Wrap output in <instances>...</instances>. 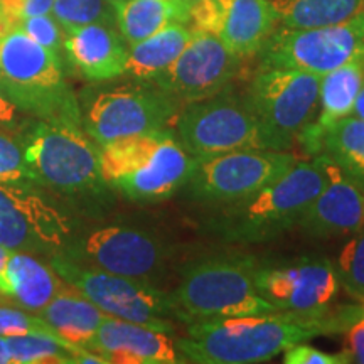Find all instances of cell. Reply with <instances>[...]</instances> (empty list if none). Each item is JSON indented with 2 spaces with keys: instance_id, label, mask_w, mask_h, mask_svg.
I'll use <instances>...</instances> for the list:
<instances>
[{
  "instance_id": "obj_1",
  "label": "cell",
  "mask_w": 364,
  "mask_h": 364,
  "mask_svg": "<svg viewBox=\"0 0 364 364\" xmlns=\"http://www.w3.org/2000/svg\"><path fill=\"white\" fill-rule=\"evenodd\" d=\"M346 309L327 316L272 312L189 322L184 338L176 339L186 363L255 364L270 361L295 344L344 331Z\"/></svg>"
},
{
  "instance_id": "obj_2",
  "label": "cell",
  "mask_w": 364,
  "mask_h": 364,
  "mask_svg": "<svg viewBox=\"0 0 364 364\" xmlns=\"http://www.w3.org/2000/svg\"><path fill=\"white\" fill-rule=\"evenodd\" d=\"M198 157L182 147L174 132L154 130L100 147L107 186L135 203L166 201L186 188Z\"/></svg>"
},
{
  "instance_id": "obj_3",
  "label": "cell",
  "mask_w": 364,
  "mask_h": 364,
  "mask_svg": "<svg viewBox=\"0 0 364 364\" xmlns=\"http://www.w3.org/2000/svg\"><path fill=\"white\" fill-rule=\"evenodd\" d=\"M318 157L295 162L284 176L248 198L223 204L209 230L226 243H265L299 225L300 218L324 188Z\"/></svg>"
},
{
  "instance_id": "obj_4",
  "label": "cell",
  "mask_w": 364,
  "mask_h": 364,
  "mask_svg": "<svg viewBox=\"0 0 364 364\" xmlns=\"http://www.w3.org/2000/svg\"><path fill=\"white\" fill-rule=\"evenodd\" d=\"M0 86L7 98L38 120L81 124V107L68 85L59 54L21 29L0 36Z\"/></svg>"
},
{
  "instance_id": "obj_5",
  "label": "cell",
  "mask_w": 364,
  "mask_h": 364,
  "mask_svg": "<svg viewBox=\"0 0 364 364\" xmlns=\"http://www.w3.org/2000/svg\"><path fill=\"white\" fill-rule=\"evenodd\" d=\"M257 260L252 255L220 253L191 262L172 292L181 321L189 324L277 312L255 285Z\"/></svg>"
},
{
  "instance_id": "obj_6",
  "label": "cell",
  "mask_w": 364,
  "mask_h": 364,
  "mask_svg": "<svg viewBox=\"0 0 364 364\" xmlns=\"http://www.w3.org/2000/svg\"><path fill=\"white\" fill-rule=\"evenodd\" d=\"M19 144L34 184L65 196H98L107 182L100 169V147L75 122H31Z\"/></svg>"
},
{
  "instance_id": "obj_7",
  "label": "cell",
  "mask_w": 364,
  "mask_h": 364,
  "mask_svg": "<svg viewBox=\"0 0 364 364\" xmlns=\"http://www.w3.org/2000/svg\"><path fill=\"white\" fill-rule=\"evenodd\" d=\"M49 265L68 285L90 299L105 316L149 326L167 334L176 331L172 321H181L174 295L157 289L149 280L130 279L83 265L61 252L53 253Z\"/></svg>"
},
{
  "instance_id": "obj_8",
  "label": "cell",
  "mask_w": 364,
  "mask_h": 364,
  "mask_svg": "<svg viewBox=\"0 0 364 364\" xmlns=\"http://www.w3.org/2000/svg\"><path fill=\"white\" fill-rule=\"evenodd\" d=\"M176 136L191 156L208 157L243 149L279 150L247 95L221 93L182 105Z\"/></svg>"
},
{
  "instance_id": "obj_9",
  "label": "cell",
  "mask_w": 364,
  "mask_h": 364,
  "mask_svg": "<svg viewBox=\"0 0 364 364\" xmlns=\"http://www.w3.org/2000/svg\"><path fill=\"white\" fill-rule=\"evenodd\" d=\"M182 103L152 83L103 90L81 112L83 129L98 147L132 135L174 127Z\"/></svg>"
},
{
  "instance_id": "obj_10",
  "label": "cell",
  "mask_w": 364,
  "mask_h": 364,
  "mask_svg": "<svg viewBox=\"0 0 364 364\" xmlns=\"http://www.w3.org/2000/svg\"><path fill=\"white\" fill-rule=\"evenodd\" d=\"M297 162L287 150L243 149L198 157L186 184L191 199L209 204H230L272 184Z\"/></svg>"
},
{
  "instance_id": "obj_11",
  "label": "cell",
  "mask_w": 364,
  "mask_h": 364,
  "mask_svg": "<svg viewBox=\"0 0 364 364\" xmlns=\"http://www.w3.org/2000/svg\"><path fill=\"white\" fill-rule=\"evenodd\" d=\"M262 51V66L326 75L364 59V11L334 26L273 31Z\"/></svg>"
},
{
  "instance_id": "obj_12",
  "label": "cell",
  "mask_w": 364,
  "mask_h": 364,
  "mask_svg": "<svg viewBox=\"0 0 364 364\" xmlns=\"http://www.w3.org/2000/svg\"><path fill=\"white\" fill-rule=\"evenodd\" d=\"M321 76L290 68H265L255 75L247 93L279 150H287L312 124L318 107Z\"/></svg>"
},
{
  "instance_id": "obj_13",
  "label": "cell",
  "mask_w": 364,
  "mask_h": 364,
  "mask_svg": "<svg viewBox=\"0 0 364 364\" xmlns=\"http://www.w3.org/2000/svg\"><path fill=\"white\" fill-rule=\"evenodd\" d=\"M255 285L277 312L314 317L331 312L341 289L334 263L324 257L257 260Z\"/></svg>"
},
{
  "instance_id": "obj_14",
  "label": "cell",
  "mask_w": 364,
  "mask_h": 364,
  "mask_svg": "<svg viewBox=\"0 0 364 364\" xmlns=\"http://www.w3.org/2000/svg\"><path fill=\"white\" fill-rule=\"evenodd\" d=\"M61 253L83 265L149 282L166 267L169 258V250L159 236L127 225L90 231L71 245H65Z\"/></svg>"
},
{
  "instance_id": "obj_15",
  "label": "cell",
  "mask_w": 364,
  "mask_h": 364,
  "mask_svg": "<svg viewBox=\"0 0 364 364\" xmlns=\"http://www.w3.org/2000/svg\"><path fill=\"white\" fill-rule=\"evenodd\" d=\"M66 218L27 186L0 182V245L12 252L58 253L65 248Z\"/></svg>"
},
{
  "instance_id": "obj_16",
  "label": "cell",
  "mask_w": 364,
  "mask_h": 364,
  "mask_svg": "<svg viewBox=\"0 0 364 364\" xmlns=\"http://www.w3.org/2000/svg\"><path fill=\"white\" fill-rule=\"evenodd\" d=\"M241 59L216 36L194 33L179 58L152 85L167 91L182 105L198 102L225 91L238 73Z\"/></svg>"
},
{
  "instance_id": "obj_17",
  "label": "cell",
  "mask_w": 364,
  "mask_h": 364,
  "mask_svg": "<svg viewBox=\"0 0 364 364\" xmlns=\"http://www.w3.org/2000/svg\"><path fill=\"white\" fill-rule=\"evenodd\" d=\"M188 26L216 36L230 51L247 58L265 46L277 19L272 0H196Z\"/></svg>"
},
{
  "instance_id": "obj_18",
  "label": "cell",
  "mask_w": 364,
  "mask_h": 364,
  "mask_svg": "<svg viewBox=\"0 0 364 364\" xmlns=\"http://www.w3.org/2000/svg\"><path fill=\"white\" fill-rule=\"evenodd\" d=\"M317 157L326 174L324 188L297 226L314 238L351 236L364 225V188L331 159Z\"/></svg>"
},
{
  "instance_id": "obj_19",
  "label": "cell",
  "mask_w": 364,
  "mask_h": 364,
  "mask_svg": "<svg viewBox=\"0 0 364 364\" xmlns=\"http://www.w3.org/2000/svg\"><path fill=\"white\" fill-rule=\"evenodd\" d=\"M107 363L120 364H182L186 359L176 339L149 326L107 316L90 344Z\"/></svg>"
},
{
  "instance_id": "obj_20",
  "label": "cell",
  "mask_w": 364,
  "mask_h": 364,
  "mask_svg": "<svg viewBox=\"0 0 364 364\" xmlns=\"http://www.w3.org/2000/svg\"><path fill=\"white\" fill-rule=\"evenodd\" d=\"M63 49L71 65L91 81H108L125 75L129 44L112 26L88 24L65 31Z\"/></svg>"
},
{
  "instance_id": "obj_21",
  "label": "cell",
  "mask_w": 364,
  "mask_h": 364,
  "mask_svg": "<svg viewBox=\"0 0 364 364\" xmlns=\"http://www.w3.org/2000/svg\"><path fill=\"white\" fill-rule=\"evenodd\" d=\"M66 285L51 265L24 252H11L0 272V295L34 314L43 311Z\"/></svg>"
},
{
  "instance_id": "obj_22",
  "label": "cell",
  "mask_w": 364,
  "mask_h": 364,
  "mask_svg": "<svg viewBox=\"0 0 364 364\" xmlns=\"http://www.w3.org/2000/svg\"><path fill=\"white\" fill-rule=\"evenodd\" d=\"M364 83V59L348 63V65L332 70L321 76L318 86V117L312 120L299 136L300 144L309 149L316 142L317 136L327 127L341 120V118L351 117L354 102Z\"/></svg>"
},
{
  "instance_id": "obj_23",
  "label": "cell",
  "mask_w": 364,
  "mask_h": 364,
  "mask_svg": "<svg viewBox=\"0 0 364 364\" xmlns=\"http://www.w3.org/2000/svg\"><path fill=\"white\" fill-rule=\"evenodd\" d=\"M38 316L43 317L63 341L86 349L107 317L90 299L71 285H66L43 311L38 312Z\"/></svg>"
},
{
  "instance_id": "obj_24",
  "label": "cell",
  "mask_w": 364,
  "mask_h": 364,
  "mask_svg": "<svg viewBox=\"0 0 364 364\" xmlns=\"http://www.w3.org/2000/svg\"><path fill=\"white\" fill-rule=\"evenodd\" d=\"M193 34L188 24L172 22L150 38L130 46L125 75L142 83H152L179 58Z\"/></svg>"
},
{
  "instance_id": "obj_25",
  "label": "cell",
  "mask_w": 364,
  "mask_h": 364,
  "mask_svg": "<svg viewBox=\"0 0 364 364\" xmlns=\"http://www.w3.org/2000/svg\"><path fill=\"white\" fill-rule=\"evenodd\" d=\"M188 0H125L115 6V22L125 43L134 46L172 22H189Z\"/></svg>"
},
{
  "instance_id": "obj_26",
  "label": "cell",
  "mask_w": 364,
  "mask_h": 364,
  "mask_svg": "<svg viewBox=\"0 0 364 364\" xmlns=\"http://www.w3.org/2000/svg\"><path fill=\"white\" fill-rule=\"evenodd\" d=\"M312 156H326L364 188V120L346 117L327 127L309 149Z\"/></svg>"
},
{
  "instance_id": "obj_27",
  "label": "cell",
  "mask_w": 364,
  "mask_h": 364,
  "mask_svg": "<svg viewBox=\"0 0 364 364\" xmlns=\"http://www.w3.org/2000/svg\"><path fill=\"white\" fill-rule=\"evenodd\" d=\"M277 24L284 29L334 26L364 11V0H272Z\"/></svg>"
},
{
  "instance_id": "obj_28",
  "label": "cell",
  "mask_w": 364,
  "mask_h": 364,
  "mask_svg": "<svg viewBox=\"0 0 364 364\" xmlns=\"http://www.w3.org/2000/svg\"><path fill=\"white\" fill-rule=\"evenodd\" d=\"M51 14L63 31L115 22V7L108 0H54Z\"/></svg>"
},
{
  "instance_id": "obj_29",
  "label": "cell",
  "mask_w": 364,
  "mask_h": 364,
  "mask_svg": "<svg viewBox=\"0 0 364 364\" xmlns=\"http://www.w3.org/2000/svg\"><path fill=\"white\" fill-rule=\"evenodd\" d=\"M334 267L341 287L354 299L364 302V225L346 241Z\"/></svg>"
},
{
  "instance_id": "obj_30",
  "label": "cell",
  "mask_w": 364,
  "mask_h": 364,
  "mask_svg": "<svg viewBox=\"0 0 364 364\" xmlns=\"http://www.w3.org/2000/svg\"><path fill=\"white\" fill-rule=\"evenodd\" d=\"M0 182L2 184L36 186L19 140L0 130Z\"/></svg>"
},
{
  "instance_id": "obj_31",
  "label": "cell",
  "mask_w": 364,
  "mask_h": 364,
  "mask_svg": "<svg viewBox=\"0 0 364 364\" xmlns=\"http://www.w3.org/2000/svg\"><path fill=\"white\" fill-rule=\"evenodd\" d=\"M16 29L24 31L31 39L44 46L49 51L59 54L63 49V41H65V31L54 19L53 14H43V16L27 17L21 21Z\"/></svg>"
},
{
  "instance_id": "obj_32",
  "label": "cell",
  "mask_w": 364,
  "mask_h": 364,
  "mask_svg": "<svg viewBox=\"0 0 364 364\" xmlns=\"http://www.w3.org/2000/svg\"><path fill=\"white\" fill-rule=\"evenodd\" d=\"M31 332H51V326L39 317L38 314H29L21 309L0 306V336H21ZM58 336V334H56Z\"/></svg>"
},
{
  "instance_id": "obj_33",
  "label": "cell",
  "mask_w": 364,
  "mask_h": 364,
  "mask_svg": "<svg viewBox=\"0 0 364 364\" xmlns=\"http://www.w3.org/2000/svg\"><path fill=\"white\" fill-rule=\"evenodd\" d=\"M344 334H346V351H348L351 363L364 364V302L363 306L346 307Z\"/></svg>"
},
{
  "instance_id": "obj_34",
  "label": "cell",
  "mask_w": 364,
  "mask_h": 364,
  "mask_svg": "<svg viewBox=\"0 0 364 364\" xmlns=\"http://www.w3.org/2000/svg\"><path fill=\"white\" fill-rule=\"evenodd\" d=\"M285 364H348L351 363L348 351L343 353H326L321 349L300 343L292 346L284 353Z\"/></svg>"
},
{
  "instance_id": "obj_35",
  "label": "cell",
  "mask_w": 364,
  "mask_h": 364,
  "mask_svg": "<svg viewBox=\"0 0 364 364\" xmlns=\"http://www.w3.org/2000/svg\"><path fill=\"white\" fill-rule=\"evenodd\" d=\"M54 0H0V11L12 29L27 17L51 14Z\"/></svg>"
},
{
  "instance_id": "obj_36",
  "label": "cell",
  "mask_w": 364,
  "mask_h": 364,
  "mask_svg": "<svg viewBox=\"0 0 364 364\" xmlns=\"http://www.w3.org/2000/svg\"><path fill=\"white\" fill-rule=\"evenodd\" d=\"M17 113L19 108L14 105L0 86V130L11 132L17 127Z\"/></svg>"
},
{
  "instance_id": "obj_37",
  "label": "cell",
  "mask_w": 364,
  "mask_h": 364,
  "mask_svg": "<svg viewBox=\"0 0 364 364\" xmlns=\"http://www.w3.org/2000/svg\"><path fill=\"white\" fill-rule=\"evenodd\" d=\"M351 117H356V118H359V120H364V83L361 86V90H359L356 102H354Z\"/></svg>"
},
{
  "instance_id": "obj_38",
  "label": "cell",
  "mask_w": 364,
  "mask_h": 364,
  "mask_svg": "<svg viewBox=\"0 0 364 364\" xmlns=\"http://www.w3.org/2000/svg\"><path fill=\"white\" fill-rule=\"evenodd\" d=\"M0 364H12L6 336H0Z\"/></svg>"
},
{
  "instance_id": "obj_39",
  "label": "cell",
  "mask_w": 364,
  "mask_h": 364,
  "mask_svg": "<svg viewBox=\"0 0 364 364\" xmlns=\"http://www.w3.org/2000/svg\"><path fill=\"white\" fill-rule=\"evenodd\" d=\"M11 252H12V250H7L6 247H2V245H0V272H2V268L6 267V262H7V258H9V255H11Z\"/></svg>"
},
{
  "instance_id": "obj_40",
  "label": "cell",
  "mask_w": 364,
  "mask_h": 364,
  "mask_svg": "<svg viewBox=\"0 0 364 364\" xmlns=\"http://www.w3.org/2000/svg\"><path fill=\"white\" fill-rule=\"evenodd\" d=\"M11 29H12L11 24H9L6 17H4L2 11H0V36H2V34H6V33H9V31H11Z\"/></svg>"
},
{
  "instance_id": "obj_41",
  "label": "cell",
  "mask_w": 364,
  "mask_h": 364,
  "mask_svg": "<svg viewBox=\"0 0 364 364\" xmlns=\"http://www.w3.org/2000/svg\"><path fill=\"white\" fill-rule=\"evenodd\" d=\"M108 2H110V4H112V6H113V7H115V6H118V4L125 2V0H108Z\"/></svg>"
},
{
  "instance_id": "obj_42",
  "label": "cell",
  "mask_w": 364,
  "mask_h": 364,
  "mask_svg": "<svg viewBox=\"0 0 364 364\" xmlns=\"http://www.w3.org/2000/svg\"><path fill=\"white\" fill-rule=\"evenodd\" d=\"M189 2H191V4H193V2H196V0H189Z\"/></svg>"
},
{
  "instance_id": "obj_43",
  "label": "cell",
  "mask_w": 364,
  "mask_h": 364,
  "mask_svg": "<svg viewBox=\"0 0 364 364\" xmlns=\"http://www.w3.org/2000/svg\"><path fill=\"white\" fill-rule=\"evenodd\" d=\"M0 297H2V295H0Z\"/></svg>"
},
{
  "instance_id": "obj_44",
  "label": "cell",
  "mask_w": 364,
  "mask_h": 364,
  "mask_svg": "<svg viewBox=\"0 0 364 364\" xmlns=\"http://www.w3.org/2000/svg\"><path fill=\"white\" fill-rule=\"evenodd\" d=\"M188 2H189V0H188Z\"/></svg>"
}]
</instances>
